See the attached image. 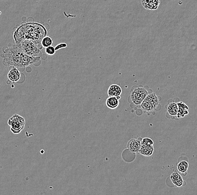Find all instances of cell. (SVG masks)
I'll list each match as a JSON object with an SVG mask.
<instances>
[{
    "instance_id": "5b68a950",
    "label": "cell",
    "mask_w": 197,
    "mask_h": 195,
    "mask_svg": "<svg viewBox=\"0 0 197 195\" xmlns=\"http://www.w3.org/2000/svg\"><path fill=\"white\" fill-rule=\"evenodd\" d=\"M158 104L159 100L157 96H156L155 93H152L148 94V95L141 103L140 106L141 108L144 111H152L155 110Z\"/></svg>"
},
{
    "instance_id": "9c48e42d",
    "label": "cell",
    "mask_w": 197,
    "mask_h": 195,
    "mask_svg": "<svg viewBox=\"0 0 197 195\" xmlns=\"http://www.w3.org/2000/svg\"><path fill=\"white\" fill-rule=\"evenodd\" d=\"M7 76L10 81L12 82H17L20 79L21 73L16 67L14 66L11 69H10Z\"/></svg>"
},
{
    "instance_id": "6da1fadb",
    "label": "cell",
    "mask_w": 197,
    "mask_h": 195,
    "mask_svg": "<svg viewBox=\"0 0 197 195\" xmlns=\"http://www.w3.org/2000/svg\"><path fill=\"white\" fill-rule=\"evenodd\" d=\"M47 36V30L41 24L36 23H28L21 25L14 34L16 44L25 39L34 42L40 49L43 48L41 42Z\"/></svg>"
},
{
    "instance_id": "5bb4252c",
    "label": "cell",
    "mask_w": 197,
    "mask_h": 195,
    "mask_svg": "<svg viewBox=\"0 0 197 195\" xmlns=\"http://www.w3.org/2000/svg\"><path fill=\"white\" fill-rule=\"evenodd\" d=\"M170 179L174 184L176 187H181L184 183L182 177L177 172H173L171 174Z\"/></svg>"
},
{
    "instance_id": "e0dca14e",
    "label": "cell",
    "mask_w": 197,
    "mask_h": 195,
    "mask_svg": "<svg viewBox=\"0 0 197 195\" xmlns=\"http://www.w3.org/2000/svg\"><path fill=\"white\" fill-rule=\"evenodd\" d=\"M52 43H53L52 38L50 37L47 36L42 39V42H41V44L43 47H45V48L52 45Z\"/></svg>"
},
{
    "instance_id": "30bf717a",
    "label": "cell",
    "mask_w": 197,
    "mask_h": 195,
    "mask_svg": "<svg viewBox=\"0 0 197 195\" xmlns=\"http://www.w3.org/2000/svg\"><path fill=\"white\" fill-rule=\"evenodd\" d=\"M120 99V96L119 97H113V96H109L106 100V105L108 108L111 109H115L119 104V99Z\"/></svg>"
},
{
    "instance_id": "277c9868",
    "label": "cell",
    "mask_w": 197,
    "mask_h": 195,
    "mask_svg": "<svg viewBox=\"0 0 197 195\" xmlns=\"http://www.w3.org/2000/svg\"><path fill=\"white\" fill-rule=\"evenodd\" d=\"M8 124L11 128V130L14 133L18 134L24 129L25 122L24 117L15 114L8 120Z\"/></svg>"
},
{
    "instance_id": "9a60e30c",
    "label": "cell",
    "mask_w": 197,
    "mask_h": 195,
    "mask_svg": "<svg viewBox=\"0 0 197 195\" xmlns=\"http://www.w3.org/2000/svg\"><path fill=\"white\" fill-rule=\"evenodd\" d=\"M167 111L171 116H176L178 113V104L175 102L170 103L167 106Z\"/></svg>"
},
{
    "instance_id": "d6986e66",
    "label": "cell",
    "mask_w": 197,
    "mask_h": 195,
    "mask_svg": "<svg viewBox=\"0 0 197 195\" xmlns=\"http://www.w3.org/2000/svg\"><path fill=\"white\" fill-rule=\"evenodd\" d=\"M141 144H147V145H153V141L151 138H144L141 141Z\"/></svg>"
},
{
    "instance_id": "ffe728a7",
    "label": "cell",
    "mask_w": 197,
    "mask_h": 195,
    "mask_svg": "<svg viewBox=\"0 0 197 195\" xmlns=\"http://www.w3.org/2000/svg\"><path fill=\"white\" fill-rule=\"evenodd\" d=\"M67 47V44L65 43H60L58 45H57L56 47V50H58L60 48H65Z\"/></svg>"
},
{
    "instance_id": "ba28073f",
    "label": "cell",
    "mask_w": 197,
    "mask_h": 195,
    "mask_svg": "<svg viewBox=\"0 0 197 195\" xmlns=\"http://www.w3.org/2000/svg\"><path fill=\"white\" fill-rule=\"evenodd\" d=\"M161 0H142L143 7L149 10H155L158 9Z\"/></svg>"
},
{
    "instance_id": "ac0fdd59",
    "label": "cell",
    "mask_w": 197,
    "mask_h": 195,
    "mask_svg": "<svg viewBox=\"0 0 197 195\" xmlns=\"http://www.w3.org/2000/svg\"><path fill=\"white\" fill-rule=\"evenodd\" d=\"M56 48L55 47L53 46H50L48 47H46L45 48V52L48 55H50V56H52L55 53H56Z\"/></svg>"
},
{
    "instance_id": "7a4b0ae2",
    "label": "cell",
    "mask_w": 197,
    "mask_h": 195,
    "mask_svg": "<svg viewBox=\"0 0 197 195\" xmlns=\"http://www.w3.org/2000/svg\"><path fill=\"white\" fill-rule=\"evenodd\" d=\"M3 63L5 65L25 68L40 60V57H31L25 54L16 44L6 48L5 51L3 50Z\"/></svg>"
},
{
    "instance_id": "52a82bcc",
    "label": "cell",
    "mask_w": 197,
    "mask_h": 195,
    "mask_svg": "<svg viewBox=\"0 0 197 195\" xmlns=\"http://www.w3.org/2000/svg\"><path fill=\"white\" fill-rule=\"evenodd\" d=\"M141 147V141L137 139L133 138L129 141L127 144V148L131 153H139Z\"/></svg>"
},
{
    "instance_id": "3957f363",
    "label": "cell",
    "mask_w": 197,
    "mask_h": 195,
    "mask_svg": "<svg viewBox=\"0 0 197 195\" xmlns=\"http://www.w3.org/2000/svg\"><path fill=\"white\" fill-rule=\"evenodd\" d=\"M25 54L34 57H40L42 52L38 46L34 42L25 39L16 44Z\"/></svg>"
},
{
    "instance_id": "8fae6325",
    "label": "cell",
    "mask_w": 197,
    "mask_h": 195,
    "mask_svg": "<svg viewBox=\"0 0 197 195\" xmlns=\"http://www.w3.org/2000/svg\"><path fill=\"white\" fill-rule=\"evenodd\" d=\"M122 92L121 87L117 84H112L109 87L107 90L108 96L113 97H119L120 96Z\"/></svg>"
},
{
    "instance_id": "44dd1931",
    "label": "cell",
    "mask_w": 197,
    "mask_h": 195,
    "mask_svg": "<svg viewBox=\"0 0 197 195\" xmlns=\"http://www.w3.org/2000/svg\"><path fill=\"white\" fill-rule=\"evenodd\" d=\"M1 14V11H0V14Z\"/></svg>"
},
{
    "instance_id": "2e32d148",
    "label": "cell",
    "mask_w": 197,
    "mask_h": 195,
    "mask_svg": "<svg viewBox=\"0 0 197 195\" xmlns=\"http://www.w3.org/2000/svg\"><path fill=\"white\" fill-rule=\"evenodd\" d=\"M188 167H189V164L187 161H182L177 165L178 170L182 173L187 172V171H188Z\"/></svg>"
},
{
    "instance_id": "4fadbf2b",
    "label": "cell",
    "mask_w": 197,
    "mask_h": 195,
    "mask_svg": "<svg viewBox=\"0 0 197 195\" xmlns=\"http://www.w3.org/2000/svg\"><path fill=\"white\" fill-rule=\"evenodd\" d=\"M154 148L153 145L141 144L139 153L145 156H150L153 153Z\"/></svg>"
},
{
    "instance_id": "7c38bea8",
    "label": "cell",
    "mask_w": 197,
    "mask_h": 195,
    "mask_svg": "<svg viewBox=\"0 0 197 195\" xmlns=\"http://www.w3.org/2000/svg\"><path fill=\"white\" fill-rule=\"evenodd\" d=\"M178 106V113L177 114L178 118H181L185 117L189 113L188 109L189 107L185 104V103L182 102H179L177 103Z\"/></svg>"
},
{
    "instance_id": "8992f818",
    "label": "cell",
    "mask_w": 197,
    "mask_h": 195,
    "mask_svg": "<svg viewBox=\"0 0 197 195\" xmlns=\"http://www.w3.org/2000/svg\"><path fill=\"white\" fill-rule=\"evenodd\" d=\"M147 95L148 92L145 88L137 87L132 91L131 97L135 105H140Z\"/></svg>"
}]
</instances>
